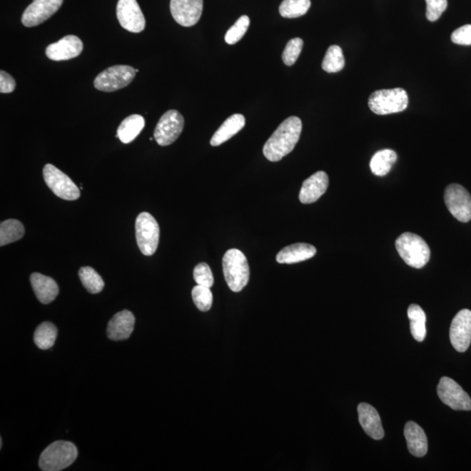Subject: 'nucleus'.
<instances>
[{"label": "nucleus", "instance_id": "nucleus-1", "mask_svg": "<svg viewBox=\"0 0 471 471\" xmlns=\"http://www.w3.org/2000/svg\"><path fill=\"white\" fill-rule=\"evenodd\" d=\"M302 131V121L290 116L283 121L266 141L263 153L270 162H278L295 148Z\"/></svg>", "mask_w": 471, "mask_h": 471}, {"label": "nucleus", "instance_id": "nucleus-2", "mask_svg": "<svg viewBox=\"0 0 471 471\" xmlns=\"http://www.w3.org/2000/svg\"><path fill=\"white\" fill-rule=\"evenodd\" d=\"M223 270L227 285L233 292H241L248 284L250 267L241 250L231 249L226 251L223 258Z\"/></svg>", "mask_w": 471, "mask_h": 471}, {"label": "nucleus", "instance_id": "nucleus-3", "mask_svg": "<svg viewBox=\"0 0 471 471\" xmlns=\"http://www.w3.org/2000/svg\"><path fill=\"white\" fill-rule=\"evenodd\" d=\"M396 250L407 265L421 269L430 258V249L427 243L419 235L405 233L395 241Z\"/></svg>", "mask_w": 471, "mask_h": 471}, {"label": "nucleus", "instance_id": "nucleus-4", "mask_svg": "<svg viewBox=\"0 0 471 471\" xmlns=\"http://www.w3.org/2000/svg\"><path fill=\"white\" fill-rule=\"evenodd\" d=\"M78 457V450L74 443L57 441L46 447L39 457L41 470L60 471L68 468Z\"/></svg>", "mask_w": 471, "mask_h": 471}, {"label": "nucleus", "instance_id": "nucleus-5", "mask_svg": "<svg viewBox=\"0 0 471 471\" xmlns=\"http://www.w3.org/2000/svg\"><path fill=\"white\" fill-rule=\"evenodd\" d=\"M407 105V93L400 88L377 90L368 99L369 108L379 116L402 112Z\"/></svg>", "mask_w": 471, "mask_h": 471}, {"label": "nucleus", "instance_id": "nucleus-6", "mask_svg": "<svg viewBox=\"0 0 471 471\" xmlns=\"http://www.w3.org/2000/svg\"><path fill=\"white\" fill-rule=\"evenodd\" d=\"M136 237L141 253L145 256L155 254L159 245L160 228L148 212H141L136 220Z\"/></svg>", "mask_w": 471, "mask_h": 471}, {"label": "nucleus", "instance_id": "nucleus-7", "mask_svg": "<svg viewBox=\"0 0 471 471\" xmlns=\"http://www.w3.org/2000/svg\"><path fill=\"white\" fill-rule=\"evenodd\" d=\"M136 74V69L131 66H110L94 78V88L102 92H115L131 84Z\"/></svg>", "mask_w": 471, "mask_h": 471}, {"label": "nucleus", "instance_id": "nucleus-8", "mask_svg": "<svg viewBox=\"0 0 471 471\" xmlns=\"http://www.w3.org/2000/svg\"><path fill=\"white\" fill-rule=\"evenodd\" d=\"M43 176L46 186L59 198L68 201H74L80 198L81 191L73 181L53 164L45 165Z\"/></svg>", "mask_w": 471, "mask_h": 471}, {"label": "nucleus", "instance_id": "nucleus-9", "mask_svg": "<svg viewBox=\"0 0 471 471\" xmlns=\"http://www.w3.org/2000/svg\"><path fill=\"white\" fill-rule=\"evenodd\" d=\"M445 202L451 215L459 222L471 220V196L460 184H450L445 192Z\"/></svg>", "mask_w": 471, "mask_h": 471}, {"label": "nucleus", "instance_id": "nucleus-10", "mask_svg": "<svg viewBox=\"0 0 471 471\" xmlns=\"http://www.w3.org/2000/svg\"><path fill=\"white\" fill-rule=\"evenodd\" d=\"M184 127V119L178 110H168L160 118L154 138L160 146H168L178 138Z\"/></svg>", "mask_w": 471, "mask_h": 471}, {"label": "nucleus", "instance_id": "nucleus-11", "mask_svg": "<svg viewBox=\"0 0 471 471\" xmlns=\"http://www.w3.org/2000/svg\"><path fill=\"white\" fill-rule=\"evenodd\" d=\"M437 395L442 402L454 410H471L470 395L460 385L449 377H442L437 386Z\"/></svg>", "mask_w": 471, "mask_h": 471}, {"label": "nucleus", "instance_id": "nucleus-12", "mask_svg": "<svg viewBox=\"0 0 471 471\" xmlns=\"http://www.w3.org/2000/svg\"><path fill=\"white\" fill-rule=\"evenodd\" d=\"M116 14L118 21L125 30L139 34L145 29L146 21L136 0H119Z\"/></svg>", "mask_w": 471, "mask_h": 471}, {"label": "nucleus", "instance_id": "nucleus-13", "mask_svg": "<svg viewBox=\"0 0 471 471\" xmlns=\"http://www.w3.org/2000/svg\"><path fill=\"white\" fill-rule=\"evenodd\" d=\"M451 344L457 352L468 350L471 343V311L463 309L455 316L450 325Z\"/></svg>", "mask_w": 471, "mask_h": 471}, {"label": "nucleus", "instance_id": "nucleus-14", "mask_svg": "<svg viewBox=\"0 0 471 471\" xmlns=\"http://www.w3.org/2000/svg\"><path fill=\"white\" fill-rule=\"evenodd\" d=\"M63 0H34L22 15L21 21L26 27L41 25L56 13Z\"/></svg>", "mask_w": 471, "mask_h": 471}, {"label": "nucleus", "instance_id": "nucleus-15", "mask_svg": "<svg viewBox=\"0 0 471 471\" xmlns=\"http://www.w3.org/2000/svg\"><path fill=\"white\" fill-rule=\"evenodd\" d=\"M203 0H171V11L176 23L190 27L201 18Z\"/></svg>", "mask_w": 471, "mask_h": 471}, {"label": "nucleus", "instance_id": "nucleus-16", "mask_svg": "<svg viewBox=\"0 0 471 471\" xmlns=\"http://www.w3.org/2000/svg\"><path fill=\"white\" fill-rule=\"evenodd\" d=\"M83 51V43L76 35H66L56 43L46 47V55L54 61H69Z\"/></svg>", "mask_w": 471, "mask_h": 471}, {"label": "nucleus", "instance_id": "nucleus-17", "mask_svg": "<svg viewBox=\"0 0 471 471\" xmlns=\"http://www.w3.org/2000/svg\"><path fill=\"white\" fill-rule=\"evenodd\" d=\"M329 178L327 173L318 171L304 181L300 192V201L309 204L315 203L327 191Z\"/></svg>", "mask_w": 471, "mask_h": 471}, {"label": "nucleus", "instance_id": "nucleus-18", "mask_svg": "<svg viewBox=\"0 0 471 471\" xmlns=\"http://www.w3.org/2000/svg\"><path fill=\"white\" fill-rule=\"evenodd\" d=\"M136 318L128 310L117 313L108 325V337L112 340H127L135 328Z\"/></svg>", "mask_w": 471, "mask_h": 471}, {"label": "nucleus", "instance_id": "nucleus-19", "mask_svg": "<svg viewBox=\"0 0 471 471\" xmlns=\"http://www.w3.org/2000/svg\"><path fill=\"white\" fill-rule=\"evenodd\" d=\"M359 421L361 427L369 437L375 440L384 437V430L378 412L368 403L359 404Z\"/></svg>", "mask_w": 471, "mask_h": 471}, {"label": "nucleus", "instance_id": "nucleus-20", "mask_svg": "<svg viewBox=\"0 0 471 471\" xmlns=\"http://www.w3.org/2000/svg\"><path fill=\"white\" fill-rule=\"evenodd\" d=\"M30 281L35 295L42 304H49L58 296L59 286L52 278L35 273L31 275Z\"/></svg>", "mask_w": 471, "mask_h": 471}, {"label": "nucleus", "instance_id": "nucleus-21", "mask_svg": "<svg viewBox=\"0 0 471 471\" xmlns=\"http://www.w3.org/2000/svg\"><path fill=\"white\" fill-rule=\"evenodd\" d=\"M316 253L315 247L308 243H294L283 248L278 253L276 260L280 264H295L312 258Z\"/></svg>", "mask_w": 471, "mask_h": 471}, {"label": "nucleus", "instance_id": "nucleus-22", "mask_svg": "<svg viewBox=\"0 0 471 471\" xmlns=\"http://www.w3.org/2000/svg\"><path fill=\"white\" fill-rule=\"evenodd\" d=\"M407 449L416 457H422L427 452V440L425 432L414 422H408L404 429Z\"/></svg>", "mask_w": 471, "mask_h": 471}, {"label": "nucleus", "instance_id": "nucleus-23", "mask_svg": "<svg viewBox=\"0 0 471 471\" xmlns=\"http://www.w3.org/2000/svg\"><path fill=\"white\" fill-rule=\"evenodd\" d=\"M245 125V118L240 113H235V115L230 116L225 123L220 126V128L212 136L211 140V146L217 147L226 143L231 137L242 131Z\"/></svg>", "mask_w": 471, "mask_h": 471}, {"label": "nucleus", "instance_id": "nucleus-24", "mask_svg": "<svg viewBox=\"0 0 471 471\" xmlns=\"http://www.w3.org/2000/svg\"><path fill=\"white\" fill-rule=\"evenodd\" d=\"M145 127L143 116L140 115H132L121 121L117 129V138L125 144L131 143L135 140Z\"/></svg>", "mask_w": 471, "mask_h": 471}, {"label": "nucleus", "instance_id": "nucleus-25", "mask_svg": "<svg viewBox=\"0 0 471 471\" xmlns=\"http://www.w3.org/2000/svg\"><path fill=\"white\" fill-rule=\"evenodd\" d=\"M408 319L410 320V331L415 340L422 343L426 337V314L421 306L410 305L407 309Z\"/></svg>", "mask_w": 471, "mask_h": 471}, {"label": "nucleus", "instance_id": "nucleus-26", "mask_svg": "<svg viewBox=\"0 0 471 471\" xmlns=\"http://www.w3.org/2000/svg\"><path fill=\"white\" fill-rule=\"evenodd\" d=\"M397 160V155L392 149H383L372 157L370 168L375 176H384L391 171Z\"/></svg>", "mask_w": 471, "mask_h": 471}, {"label": "nucleus", "instance_id": "nucleus-27", "mask_svg": "<svg viewBox=\"0 0 471 471\" xmlns=\"http://www.w3.org/2000/svg\"><path fill=\"white\" fill-rule=\"evenodd\" d=\"M25 234V228L19 220H6L0 225V245H9L19 240Z\"/></svg>", "mask_w": 471, "mask_h": 471}, {"label": "nucleus", "instance_id": "nucleus-28", "mask_svg": "<svg viewBox=\"0 0 471 471\" xmlns=\"http://www.w3.org/2000/svg\"><path fill=\"white\" fill-rule=\"evenodd\" d=\"M58 335L57 328L51 322H43L34 333V340L39 349L46 350L53 347Z\"/></svg>", "mask_w": 471, "mask_h": 471}, {"label": "nucleus", "instance_id": "nucleus-29", "mask_svg": "<svg viewBox=\"0 0 471 471\" xmlns=\"http://www.w3.org/2000/svg\"><path fill=\"white\" fill-rule=\"evenodd\" d=\"M78 277H80L82 285L90 293H99L104 288L103 280L92 267H81L78 270Z\"/></svg>", "mask_w": 471, "mask_h": 471}, {"label": "nucleus", "instance_id": "nucleus-30", "mask_svg": "<svg viewBox=\"0 0 471 471\" xmlns=\"http://www.w3.org/2000/svg\"><path fill=\"white\" fill-rule=\"evenodd\" d=\"M345 66V58L343 49L339 46L333 45L329 47L325 53L322 69L327 73H338Z\"/></svg>", "mask_w": 471, "mask_h": 471}, {"label": "nucleus", "instance_id": "nucleus-31", "mask_svg": "<svg viewBox=\"0 0 471 471\" xmlns=\"http://www.w3.org/2000/svg\"><path fill=\"white\" fill-rule=\"evenodd\" d=\"M311 6V0H284L280 6L282 17L295 19L308 13Z\"/></svg>", "mask_w": 471, "mask_h": 471}, {"label": "nucleus", "instance_id": "nucleus-32", "mask_svg": "<svg viewBox=\"0 0 471 471\" xmlns=\"http://www.w3.org/2000/svg\"><path fill=\"white\" fill-rule=\"evenodd\" d=\"M191 294L194 303L200 311H209L212 302H213V295H212L211 288L198 285L192 289Z\"/></svg>", "mask_w": 471, "mask_h": 471}, {"label": "nucleus", "instance_id": "nucleus-33", "mask_svg": "<svg viewBox=\"0 0 471 471\" xmlns=\"http://www.w3.org/2000/svg\"><path fill=\"white\" fill-rule=\"evenodd\" d=\"M249 26L250 19L248 16H241V17L238 19L237 22H236L234 25L227 31L225 38L227 44L234 45L236 43L240 41L243 37V35L245 34L247 30H248Z\"/></svg>", "mask_w": 471, "mask_h": 471}, {"label": "nucleus", "instance_id": "nucleus-34", "mask_svg": "<svg viewBox=\"0 0 471 471\" xmlns=\"http://www.w3.org/2000/svg\"><path fill=\"white\" fill-rule=\"evenodd\" d=\"M304 41L300 38H294L290 39L285 46L284 52L282 54L283 62L286 66H290L295 64L298 58L300 57L302 49H303Z\"/></svg>", "mask_w": 471, "mask_h": 471}, {"label": "nucleus", "instance_id": "nucleus-35", "mask_svg": "<svg viewBox=\"0 0 471 471\" xmlns=\"http://www.w3.org/2000/svg\"><path fill=\"white\" fill-rule=\"evenodd\" d=\"M194 280L196 284L211 288L214 284V277L211 267L206 263H200L194 269Z\"/></svg>", "mask_w": 471, "mask_h": 471}, {"label": "nucleus", "instance_id": "nucleus-36", "mask_svg": "<svg viewBox=\"0 0 471 471\" xmlns=\"http://www.w3.org/2000/svg\"><path fill=\"white\" fill-rule=\"evenodd\" d=\"M427 4L426 17L430 21H437L447 7V0H425Z\"/></svg>", "mask_w": 471, "mask_h": 471}, {"label": "nucleus", "instance_id": "nucleus-37", "mask_svg": "<svg viewBox=\"0 0 471 471\" xmlns=\"http://www.w3.org/2000/svg\"><path fill=\"white\" fill-rule=\"evenodd\" d=\"M451 41L455 44L471 46V25L459 27L451 34Z\"/></svg>", "mask_w": 471, "mask_h": 471}, {"label": "nucleus", "instance_id": "nucleus-38", "mask_svg": "<svg viewBox=\"0 0 471 471\" xmlns=\"http://www.w3.org/2000/svg\"><path fill=\"white\" fill-rule=\"evenodd\" d=\"M15 88L16 81L14 78L5 71H1L0 72V93H9L14 92Z\"/></svg>", "mask_w": 471, "mask_h": 471}]
</instances>
